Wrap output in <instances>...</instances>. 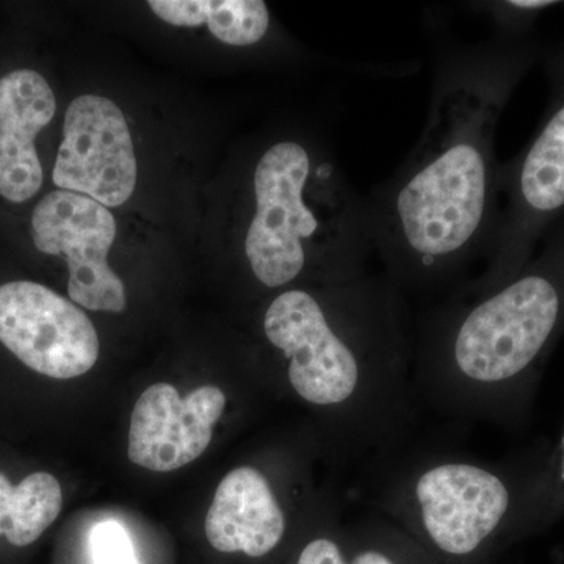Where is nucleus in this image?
Masks as SVG:
<instances>
[{"label": "nucleus", "instance_id": "obj_14", "mask_svg": "<svg viewBox=\"0 0 564 564\" xmlns=\"http://www.w3.org/2000/svg\"><path fill=\"white\" fill-rule=\"evenodd\" d=\"M93 564H139L131 538L115 521L101 522L90 536Z\"/></svg>", "mask_w": 564, "mask_h": 564}, {"label": "nucleus", "instance_id": "obj_4", "mask_svg": "<svg viewBox=\"0 0 564 564\" xmlns=\"http://www.w3.org/2000/svg\"><path fill=\"white\" fill-rule=\"evenodd\" d=\"M262 326L270 345L289 359V380L302 399L318 406L350 399L359 381L356 343L317 296L302 289L280 293Z\"/></svg>", "mask_w": 564, "mask_h": 564}, {"label": "nucleus", "instance_id": "obj_13", "mask_svg": "<svg viewBox=\"0 0 564 564\" xmlns=\"http://www.w3.org/2000/svg\"><path fill=\"white\" fill-rule=\"evenodd\" d=\"M62 486L54 475L35 473L20 485L0 474V536L17 547L35 543L62 511Z\"/></svg>", "mask_w": 564, "mask_h": 564}, {"label": "nucleus", "instance_id": "obj_3", "mask_svg": "<svg viewBox=\"0 0 564 564\" xmlns=\"http://www.w3.org/2000/svg\"><path fill=\"white\" fill-rule=\"evenodd\" d=\"M562 296L551 278L529 273L470 307L452 334L464 377L499 383L525 369L554 333Z\"/></svg>", "mask_w": 564, "mask_h": 564}, {"label": "nucleus", "instance_id": "obj_2", "mask_svg": "<svg viewBox=\"0 0 564 564\" xmlns=\"http://www.w3.org/2000/svg\"><path fill=\"white\" fill-rule=\"evenodd\" d=\"M251 192L243 252L259 284L284 288L315 261L340 280L358 276L373 251L369 203L332 155L274 141L254 163Z\"/></svg>", "mask_w": 564, "mask_h": 564}, {"label": "nucleus", "instance_id": "obj_15", "mask_svg": "<svg viewBox=\"0 0 564 564\" xmlns=\"http://www.w3.org/2000/svg\"><path fill=\"white\" fill-rule=\"evenodd\" d=\"M299 564H347L345 563L339 547L333 541L315 540L304 547L302 555H300Z\"/></svg>", "mask_w": 564, "mask_h": 564}, {"label": "nucleus", "instance_id": "obj_9", "mask_svg": "<svg viewBox=\"0 0 564 564\" xmlns=\"http://www.w3.org/2000/svg\"><path fill=\"white\" fill-rule=\"evenodd\" d=\"M423 525L441 551L474 552L500 524L510 494L502 481L470 464H443L415 486Z\"/></svg>", "mask_w": 564, "mask_h": 564}, {"label": "nucleus", "instance_id": "obj_17", "mask_svg": "<svg viewBox=\"0 0 564 564\" xmlns=\"http://www.w3.org/2000/svg\"><path fill=\"white\" fill-rule=\"evenodd\" d=\"M563 445H564V440H563ZM563 478H564V470H563Z\"/></svg>", "mask_w": 564, "mask_h": 564}, {"label": "nucleus", "instance_id": "obj_6", "mask_svg": "<svg viewBox=\"0 0 564 564\" xmlns=\"http://www.w3.org/2000/svg\"><path fill=\"white\" fill-rule=\"evenodd\" d=\"M32 229L41 252L66 256L74 303L107 313L126 310L124 282L107 262L117 237V221L109 207L79 193L52 192L36 204Z\"/></svg>", "mask_w": 564, "mask_h": 564}, {"label": "nucleus", "instance_id": "obj_10", "mask_svg": "<svg viewBox=\"0 0 564 564\" xmlns=\"http://www.w3.org/2000/svg\"><path fill=\"white\" fill-rule=\"evenodd\" d=\"M54 91L41 74L17 69L0 79V195L24 203L43 185L35 139L54 118Z\"/></svg>", "mask_w": 564, "mask_h": 564}, {"label": "nucleus", "instance_id": "obj_1", "mask_svg": "<svg viewBox=\"0 0 564 564\" xmlns=\"http://www.w3.org/2000/svg\"><path fill=\"white\" fill-rule=\"evenodd\" d=\"M518 57L499 43H441L425 128L389 180L367 195L373 251L399 276L454 272L497 228V120Z\"/></svg>", "mask_w": 564, "mask_h": 564}, {"label": "nucleus", "instance_id": "obj_11", "mask_svg": "<svg viewBox=\"0 0 564 564\" xmlns=\"http://www.w3.org/2000/svg\"><path fill=\"white\" fill-rule=\"evenodd\" d=\"M284 530V513L259 470L237 467L223 478L206 516V536L215 551L259 558L280 544Z\"/></svg>", "mask_w": 564, "mask_h": 564}, {"label": "nucleus", "instance_id": "obj_12", "mask_svg": "<svg viewBox=\"0 0 564 564\" xmlns=\"http://www.w3.org/2000/svg\"><path fill=\"white\" fill-rule=\"evenodd\" d=\"M150 7L177 28L207 24L212 35L228 46H256L272 29L269 7L262 0H151Z\"/></svg>", "mask_w": 564, "mask_h": 564}, {"label": "nucleus", "instance_id": "obj_7", "mask_svg": "<svg viewBox=\"0 0 564 564\" xmlns=\"http://www.w3.org/2000/svg\"><path fill=\"white\" fill-rule=\"evenodd\" d=\"M52 180L61 191L79 193L106 207L131 198L135 151L117 104L99 95H82L69 104Z\"/></svg>", "mask_w": 564, "mask_h": 564}, {"label": "nucleus", "instance_id": "obj_5", "mask_svg": "<svg viewBox=\"0 0 564 564\" xmlns=\"http://www.w3.org/2000/svg\"><path fill=\"white\" fill-rule=\"evenodd\" d=\"M0 343L33 372L70 380L90 372L99 339L84 311L46 285H0Z\"/></svg>", "mask_w": 564, "mask_h": 564}, {"label": "nucleus", "instance_id": "obj_8", "mask_svg": "<svg viewBox=\"0 0 564 564\" xmlns=\"http://www.w3.org/2000/svg\"><path fill=\"white\" fill-rule=\"evenodd\" d=\"M225 408L226 395L217 386H203L184 399L172 384L150 386L133 406L129 459L154 473L187 466L209 447Z\"/></svg>", "mask_w": 564, "mask_h": 564}, {"label": "nucleus", "instance_id": "obj_16", "mask_svg": "<svg viewBox=\"0 0 564 564\" xmlns=\"http://www.w3.org/2000/svg\"><path fill=\"white\" fill-rule=\"evenodd\" d=\"M352 564H392V562L380 552L367 551L356 556Z\"/></svg>", "mask_w": 564, "mask_h": 564}]
</instances>
